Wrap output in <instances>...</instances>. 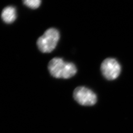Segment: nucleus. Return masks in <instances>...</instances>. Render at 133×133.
Returning a JSON list of instances; mask_svg holds the SVG:
<instances>
[{"instance_id":"nucleus-3","label":"nucleus","mask_w":133,"mask_h":133,"mask_svg":"<svg viewBox=\"0 0 133 133\" xmlns=\"http://www.w3.org/2000/svg\"><path fill=\"white\" fill-rule=\"evenodd\" d=\"M73 97L79 104L84 106L93 105L97 101V97L95 93L84 86L76 88L74 91Z\"/></svg>"},{"instance_id":"nucleus-6","label":"nucleus","mask_w":133,"mask_h":133,"mask_svg":"<svg viewBox=\"0 0 133 133\" xmlns=\"http://www.w3.org/2000/svg\"><path fill=\"white\" fill-rule=\"evenodd\" d=\"M24 5L32 9L38 8L41 4V0H23Z\"/></svg>"},{"instance_id":"nucleus-1","label":"nucleus","mask_w":133,"mask_h":133,"mask_svg":"<svg viewBox=\"0 0 133 133\" xmlns=\"http://www.w3.org/2000/svg\"><path fill=\"white\" fill-rule=\"evenodd\" d=\"M48 69L50 75L56 78L69 79L77 72L76 66L71 62H65L61 58H54L48 63Z\"/></svg>"},{"instance_id":"nucleus-4","label":"nucleus","mask_w":133,"mask_h":133,"mask_svg":"<svg viewBox=\"0 0 133 133\" xmlns=\"http://www.w3.org/2000/svg\"><path fill=\"white\" fill-rule=\"evenodd\" d=\"M101 70L103 75L107 79L112 81L119 76L121 67L115 59L108 58L102 62Z\"/></svg>"},{"instance_id":"nucleus-5","label":"nucleus","mask_w":133,"mask_h":133,"mask_svg":"<svg viewBox=\"0 0 133 133\" xmlns=\"http://www.w3.org/2000/svg\"><path fill=\"white\" fill-rule=\"evenodd\" d=\"M1 17L5 23L10 24L16 18V11L14 6H8L3 10Z\"/></svg>"},{"instance_id":"nucleus-2","label":"nucleus","mask_w":133,"mask_h":133,"mask_svg":"<svg viewBox=\"0 0 133 133\" xmlns=\"http://www.w3.org/2000/svg\"><path fill=\"white\" fill-rule=\"evenodd\" d=\"M60 38V34L57 29H48L37 41V46L43 53H50L55 48Z\"/></svg>"}]
</instances>
